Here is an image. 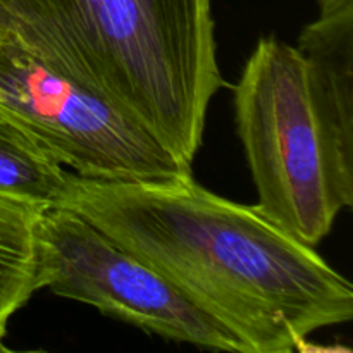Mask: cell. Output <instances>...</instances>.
<instances>
[{
	"label": "cell",
	"instance_id": "cell-4",
	"mask_svg": "<svg viewBox=\"0 0 353 353\" xmlns=\"http://www.w3.org/2000/svg\"><path fill=\"white\" fill-rule=\"evenodd\" d=\"M234 117L257 186L255 207L279 230L316 248L340 210L295 47L272 34L259 40L234 85Z\"/></svg>",
	"mask_w": 353,
	"mask_h": 353
},
{
	"label": "cell",
	"instance_id": "cell-9",
	"mask_svg": "<svg viewBox=\"0 0 353 353\" xmlns=\"http://www.w3.org/2000/svg\"><path fill=\"white\" fill-rule=\"evenodd\" d=\"M317 2H319L321 12H330V10L345 6L348 2H353V0H317Z\"/></svg>",
	"mask_w": 353,
	"mask_h": 353
},
{
	"label": "cell",
	"instance_id": "cell-1",
	"mask_svg": "<svg viewBox=\"0 0 353 353\" xmlns=\"http://www.w3.org/2000/svg\"><path fill=\"white\" fill-rule=\"evenodd\" d=\"M64 207L164 276L250 353L303 350L312 333L353 319V286L316 248L192 174L105 181L72 172Z\"/></svg>",
	"mask_w": 353,
	"mask_h": 353
},
{
	"label": "cell",
	"instance_id": "cell-8",
	"mask_svg": "<svg viewBox=\"0 0 353 353\" xmlns=\"http://www.w3.org/2000/svg\"><path fill=\"white\" fill-rule=\"evenodd\" d=\"M40 214L0 199V350L14 314L37 290V228Z\"/></svg>",
	"mask_w": 353,
	"mask_h": 353
},
{
	"label": "cell",
	"instance_id": "cell-5",
	"mask_svg": "<svg viewBox=\"0 0 353 353\" xmlns=\"http://www.w3.org/2000/svg\"><path fill=\"white\" fill-rule=\"evenodd\" d=\"M34 281L38 292L47 288L168 341L250 353L164 276L65 207L40 214Z\"/></svg>",
	"mask_w": 353,
	"mask_h": 353
},
{
	"label": "cell",
	"instance_id": "cell-7",
	"mask_svg": "<svg viewBox=\"0 0 353 353\" xmlns=\"http://www.w3.org/2000/svg\"><path fill=\"white\" fill-rule=\"evenodd\" d=\"M72 172L0 109V199L37 212L64 207Z\"/></svg>",
	"mask_w": 353,
	"mask_h": 353
},
{
	"label": "cell",
	"instance_id": "cell-6",
	"mask_svg": "<svg viewBox=\"0 0 353 353\" xmlns=\"http://www.w3.org/2000/svg\"><path fill=\"white\" fill-rule=\"evenodd\" d=\"M338 210L353 205V2L321 12L296 45Z\"/></svg>",
	"mask_w": 353,
	"mask_h": 353
},
{
	"label": "cell",
	"instance_id": "cell-3",
	"mask_svg": "<svg viewBox=\"0 0 353 353\" xmlns=\"http://www.w3.org/2000/svg\"><path fill=\"white\" fill-rule=\"evenodd\" d=\"M110 88L174 157L192 165L224 86L210 0H74Z\"/></svg>",
	"mask_w": 353,
	"mask_h": 353
},
{
	"label": "cell",
	"instance_id": "cell-2",
	"mask_svg": "<svg viewBox=\"0 0 353 353\" xmlns=\"http://www.w3.org/2000/svg\"><path fill=\"white\" fill-rule=\"evenodd\" d=\"M0 109L81 178L192 174L110 88L74 0H0Z\"/></svg>",
	"mask_w": 353,
	"mask_h": 353
}]
</instances>
